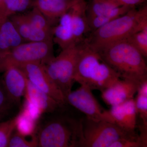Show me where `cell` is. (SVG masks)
Returning <instances> with one entry per match:
<instances>
[{
    "mask_svg": "<svg viewBox=\"0 0 147 147\" xmlns=\"http://www.w3.org/2000/svg\"><path fill=\"white\" fill-rule=\"evenodd\" d=\"M96 51L121 79L139 84L147 79L145 57L127 40L117 41Z\"/></svg>",
    "mask_w": 147,
    "mask_h": 147,
    "instance_id": "cell-1",
    "label": "cell"
},
{
    "mask_svg": "<svg viewBox=\"0 0 147 147\" xmlns=\"http://www.w3.org/2000/svg\"><path fill=\"white\" fill-rule=\"evenodd\" d=\"M118 74L102 59L99 54L85 42L79 50L74 80L91 90L102 91L120 79Z\"/></svg>",
    "mask_w": 147,
    "mask_h": 147,
    "instance_id": "cell-2",
    "label": "cell"
},
{
    "mask_svg": "<svg viewBox=\"0 0 147 147\" xmlns=\"http://www.w3.org/2000/svg\"><path fill=\"white\" fill-rule=\"evenodd\" d=\"M147 28V7L131 8L125 14L92 32L85 42L95 51Z\"/></svg>",
    "mask_w": 147,
    "mask_h": 147,
    "instance_id": "cell-3",
    "label": "cell"
},
{
    "mask_svg": "<svg viewBox=\"0 0 147 147\" xmlns=\"http://www.w3.org/2000/svg\"><path fill=\"white\" fill-rule=\"evenodd\" d=\"M137 136L113 123L86 118L78 124L76 147H110L119 139Z\"/></svg>",
    "mask_w": 147,
    "mask_h": 147,
    "instance_id": "cell-4",
    "label": "cell"
},
{
    "mask_svg": "<svg viewBox=\"0 0 147 147\" xmlns=\"http://www.w3.org/2000/svg\"><path fill=\"white\" fill-rule=\"evenodd\" d=\"M78 123L61 118L45 121L37 129V147H76Z\"/></svg>",
    "mask_w": 147,
    "mask_h": 147,
    "instance_id": "cell-5",
    "label": "cell"
},
{
    "mask_svg": "<svg viewBox=\"0 0 147 147\" xmlns=\"http://www.w3.org/2000/svg\"><path fill=\"white\" fill-rule=\"evenodd\" d=\"M79 50V43L62 50L57 57L42 64L47 74L65 98L71 91Z\"/></svg>",
    "mask_w": 147,
    "mask_h": 147,
    "instance_id": "cell-6",
    "label": "cell"
},
{
    "mask_svg": "<svg viewBox=\"0 0 147 147\" xmlns=\"http://www.w3.org/2000/svg\"><path fill=\"white\" fill-rule=\"evenodd\" d=\"M53 40L41 41L26 42L14 47L7 53L1 68L3 71L9 66H15L31 63L44 64L53 58Z\"/></svg>",
    "mask_w": 147,
    "mask_h": 147,
    "instance_id": "cell-7",
    "label": "cell"
},
{
    "mask_svg": "<svg viewBox=\"0 0 147 147\" xmlns=\"http://www.w3.org/2000/svg\"><path fill=\"white\" fill-rule=\"evenodd\" d=\"M66 103L81 111L87 118L94 121H104L115 123L109 110L100 106L88 87L81 86L78 89L71 91L65 97Z\"/></svg>",
    "mask_w": 147,
    "mask_h": 147,
    "instance_id": "cell-8",
    "label": "cell"
},
{
    "mask_svg": "<svg viewBox=\"0 0 147 147\" xmlns=\"http://www.w3.org/2000/svg\"><path fill=\"white\" fill-rule=\"evenodd\" d=\"M130 9L128 7L120 6L111 0H92L87 7V18L92 28L96 30Z\"/></svg>",
    "mask_w": 147,
    "mask_h": 147,
    "instance_id": "cell-9",
    "label": "cell"
},
{
    "mask_svg": "<svg viewBox=\"0 0 147 147\" xmlns=\"http://www.w3.org/2000/svg\"><path fill=\"white\" fill-rule=\"evenodd\" d=\"M16 67L23 71L35 86L53 98L62 106L66 103L62 93L48 76L42 64L31 63Z\"/></svg>",
    "mask_w": 147,
    "mask_h": 147,
    "instance_id": "cell-10",
    "label": "cell"
},
{
    "mask_svg": "<svg viewBox=\"0 0 147 147\" xmlns=\"http://www.w3.org/2000/svg\"><path fill=\"white\" fill-rule=\"evenodd\" d=\"M140 84L120 78L101 92V98L111 107L119 105L134 98Z\"/></svg>",
    "mask_w": 147,
    "mask_h": 147,
    "instance_id": "cell-11",
    "label": "cell"
},
{
    "mask_svg": "<svg viewBox=\"0 0 147 147\" xmlns=\"http://www.w3.org/2000/svg\"><path fill=\"white\" fill-rule=\"evenodd\" d=\"M3 71L1 82L7 94L15 105H20L21 97L26 94L28 78L21 69L15 66H9Z\"/></svg>",
    "mask_w": 147,
    "mask_h": 147,
    "instance_id": "cell-12",
    "label": "cell"
},
{
    "mask_svg": "<svg viewBox=\"0 0 147 147\" xmlns=\"http://www.w3.org/2000/svg\"><path fill=\"white\" fill-rule=\"evenodd\" d=\"M109 111L117 125L128 132H135L138 115L134 98L111 106Z\"/></svg>",
    "mask_w": 147,
    "mask_h": 147,
    "instance_id": "cell-13",
    "label": "cell"
},
{
    "mask_svg": "<svg viewBox=\"0 0 147 147\" xmlns=\"http://www.w3.org/2000/svg\"><path fill=\"white\" fill-rule=\"evenodd\" d=\"M88 4L85 0H73L69 10L71 16V27L76 44L83 42L84 35L90 31L87 16Z\"/></svg>",
    "mask_w": 147,
    "mask_h": 147,
    "instance_id": "cell-14",
    "label": "cell"
},
{
    "mask_svg": "<svg viewBox=\"0 0 147 147\" xmlns=\"http://www.w3.org/2000/svg\"><path fill=\"white\" fill-rule=\"evenodd\" d=\"M25 42L45 41L53 40V31L40 30L27 21L23 13L9 17Z\"/></svg>",
    "mask_w": 147,
    "mask_h": 147,
    "instance_id": "cell-15",
    "label": "cell"
},
{
    "mask_svg": "<svg viewBox=\"0 0 147 147\" xmlns=\"http://www.w3.org/2000/svg\"><path fill=\"white\" fill-rule=\"evenodd\" d=\"M72 1L65 0H34L33 7L43 15L53 26H55L60 18L68 11Z\"/></svg>",
    "mask_w": 147,
    "mask_h": 147,
    "instance_id": "cell-16",
    "label": "cell"
},
{
    "mask_svg": "<svg viewBox=\"0 0 147 147\" xmlns=\"http://www.w3.org/2000/svg\"><path fill=\"white\" fill-rule=\"evenodd\" d=\"M26 94L42 113H53L61 105L47 94L37 88L28 79Z\"/></svg>",
    "mask_w": 147,
    "mask_h": 147,
    "instance_id": "cell-17",
    "label": "cell"
},
{
    "mask_svg": "<svg viewBox=\"0 0 147 147\" xmlns=\"http://www.w3.org/2000/svg\"><path fill=\"white\" fill-rule=\"evenodd\" d=\"M59 21V24L53 28V42L57 44L62 50L74 44H77L74 37L71 16L69 10L61 16Z\"/></svg>",
    "mask_w": 147,
    "mask_h": 147,
    "instance_id": "cell-18",
    "label": "cell"
},
{
    "mask_svg": "<svg viewBox=\"0 0 147 147\" xmlns=\"http://www.w3.org/2000/svg\"><path fill=\"white\" fill-rule=\"evenodd\" d=\"M24 42L10 18L0 19V51L7 53Z\"/></svg>",
    "mask_w": 147,
    "mask_h": 147,
    "instance_id": "cell-19",
    "label": "cell"
},
{
    "mask_svg": "<svg viewBox=\"0 0 147 147\" xmlns=\"http://www.w3.org/2000/svg\"><path fill=\"white\" fill-rule=\"evenodd\" d=\"M34 0H1L0 19L9 18L14 14L24 13L33 7Z\"/></svg>",
    "mask_w": 147,
    "mask_h": 147,
    "instance_id": "cell-20",
    "label": "cell"
},
{
    "mask_svg": "<svg viewBox=\"0 0 147 147\" xmlns=\"http://www.w3.org/2000/svg\"><path fill=\"white\" fill-rule=\"evenodd\" d=\"M134 100L137 115L142 119V124L147 126V79L139 84Z\"/></svg>",
    "mask_w": 147,
    "mask_h": 147,
    "instance_id": "cell-21",
    "label": "cell"
},
{
    "mask_svg": "<svg viewBox=\"0 0 147 147\" xmlns=\"http://www.w3.org/2000/svg\"><path fill=\"white\" fill-rule=\"evenodd\" d=\"M22 13L27 21L34 27L40 30L53 31L54 26H52L45 16L35 7H33L30 10Z\"/></svg>",
    "mask_w": 147,
    "mask_h": 147,
    "instance_id": "cell-22",
    "label": "cell"
},
{
    "mask_svg": "<svg viewBox=\"0 0 147 147\" xmlns=\"http://www.w3.org/2000/svg\"><path fill=\"white\" fill-rule=\"evenodd\" d=\"M19 116L0 122V147H7L11 134L18 124Z\"/></svg>",
    "mask_w": 147,
    "mask_h": 147,
    "instance_id": "cell-23",
    "label": "cell"
},
{
    "mask_svg": "<svg viewBox=\"0 0 147 147\" xmlns=\"http://www.w3.org/2000/svg\"><path fill=\"white\" fill-rule=\"evenodd\" d=\"M139 50L145 58L147 57V28L130 35L126 39Z\"/></svg>",
    "mask_w": 147,
    "mask_h": 147,
    "instance_id": "cell-24",
    "label": "cell"
},
{
    "mask_svg": "<svg viewBox=\"0 0 147 147\" xmlns=\"http://www.w3.org/2000/svg\"><path fill=\"white\" fill-rule=\"evenodd\" d=\"M37 142L36 137L28 141L25 136L19 131H14L11 134L7 147H36Z\"/></svg>",
    "mask_w": 147,
    "mask_h": 147,
    "instance_id": "cell-25",
    "label": "cell"
},
{
    "mask_svg": "<svg viewBox=\"0 0 147 147\" xmlns=\"http://www.w3.org/2000/svg\"><path fill=\"white\" fill-rule=\"evenodd\" d=\"M15 105L7 95L1 81L0 82V121L10 111L13 105Z\"/></svg>",
    "mask_w": 147,
    "mask_h": 147,
    "instance_id": "cell-26",
    "label": "cell"
},
{
    "mask_svg": "<svg viewBox=\"0 0 147 147\" xmlns=\"http://www.w3.org/2000/svg\"><path fill=\"white\" fill-rule=\"evenodd\" d=\"M120 6H126L134 8L136 6L141 4L146 0H111Z\"/></svg>",
    "mask_w": 147,
    "mask_h": 147,
    "instance_id": "cell-27",
    "label": "cell"
},
{
    "mask_svg": "<svg viewBox=\"0 0 147 147\" xmlns=\"http://www.w3.org/2000/svg\"><path fill=\"white\" fill-rule=\"evenodd\" d=\"M7 54V53H4L0 51V72H1V67L3 61L5 57Z\"/></svg>",
    "mask_w": 147,
    "mask_h": 147,
    "instance_id": "cell-28",
    "label": "cell"
},
{
    "mask_svg": "<svg viewBox=\"0 0 147 147\" xmlns=\"http://www.w3.org/2000/svg\"><path fill=\"white\" fill-rule=\"evenodd\" d=\"M65 1H70L71 0H65Z\"/></svg>",
    "mask_w": 147,
    "mask_h": 147,
    "instance_id": "cell-29",
    "label": "cell"
}]
</instances>
